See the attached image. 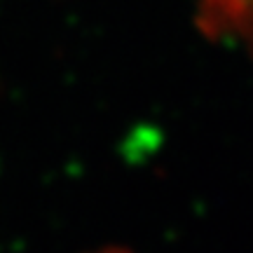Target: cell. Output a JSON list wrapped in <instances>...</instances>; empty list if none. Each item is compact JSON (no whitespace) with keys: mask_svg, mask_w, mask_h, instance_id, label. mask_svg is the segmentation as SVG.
<instances>
[{"mask_svg":"<svg viewBox=\"0 0 253 253\" xmlns=\"http://www.w3.org/2000/svg\"><path fill=\"white\" fill-rule=\"evenodd\" d=\"M195 9L207 38L253 49V0H197Z\"/></svg>","mask_w":253,"mask_h":253,"instance_id":"obj_1","label":"cell"},{"mask_svg":"<svg viewBox=\"0 0 253 253\" xmlns=\"http://www.w3.org/2000/svg\"><path fill=\"white\" fill-rule=\"evenodd\" d=\"M94 253H129V251L120 249V246H106V249H99V251H94Z\"/></svg>","mask_w":253,"mask_h":253,"instance_id":"obj_2","label":"cell"}]
</instances>
